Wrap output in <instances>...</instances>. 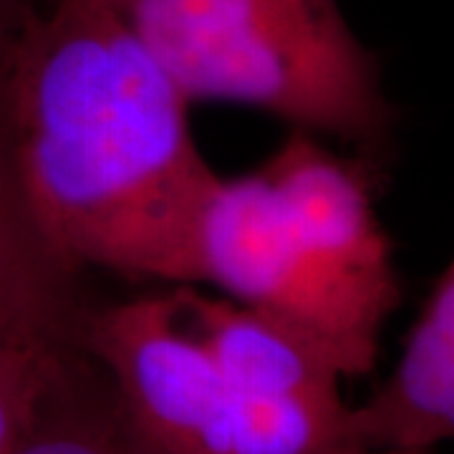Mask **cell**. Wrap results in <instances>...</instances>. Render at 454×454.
I'll return each instance as SVG.
<instances>
[{"label":"cell","instance_id":"cell-3","mask_svg":"<svg viewBox=\"0 0 454 454\" xmlns=\"http://www.w3.org/2000/svg\"><path fill=\"white\" fill-rule=\"evenodd\" d=\"M197 265L200 283L295 328L343 379L376 366L387 318L310 253L258 169L220 179L200 223Z\"/></svg>","mask_w":454,"mask_h":454},{"label":"cell","instance_id":"cell-7","mask_svg":"<svg viewBox=\"0 0 454 454\" xmlns=\"http://www.w3.org/2000/svg\"><path fill=\"white\" fill-rule=\"evenodd\" d=\"M89 310L82 276L51 253L26 215L0 121V340L20 333L82 336Z\"/></svg>","mask_w":454,"mask_h":454},{"label":"cell","instance_id":"cell-5","mask_svg":"<svg viewBox=\"0 0 454 454\" xmlns=\"http://www.w3.org/2000/svg\"><path fill=\"white\" fill-rule=\"evenodd\" d=\"M258 172L310 253L389 318L402 288L394 247L373 205L369 162L328 149L310 131L291 129Z\"/></svg>","mask_w":454,"mask_h":454},{"label":"cell","instance_id":"cell-1","mask_svg":"<svg viewBox=\"0 0 454 454\" xmlns=\"http://www.w3.org/2000/svg\"><path fill=\"white\" fill-rule=\"evenodd\" d=\"M190 101L106 0L0 11V121L18 197L83 276L197 286V235L220 175Z\"/></svg>","mask_w":454,"mask_h":454},{"label":"cell","instance_id":"cell-9","mask_svg":"<svg viewBox=\"0 0 454 454\" xmlns=\"http://www.w3.org/2000/svg\"><path fill=\"white\" fill-rule=\"evenodd\" d=\"M82 346L68 333H20L0 340V454H18L68 356Z\"/></svg>","mask_w":454,"mask_h":454},{"label":"cell","instance_id":"cell-6","mask_svg":"<svg viewBox=\"0 0 454 454\" xmlns=\"http://www.w3.org/2000/svg\"><path fill=\"white\" fill-rule=\"evenodd\" d=\"M454 434V270L447 265L409 325L384 384L343 417L340 442L356 450L432 452Z\"/></svg>","mask_w":454,"mask_h":454},{"label":"cell","instance_id":"cell-11","mask_svg":"<svg viewBox=\"0 0 454 454\" xmlns=\"http://www.w3.org/2000/svg\"><path fill=\"white\" fill-rule=\"evenodd\" d=\"M16 3H20V0H0V11H3V8H11V5H16Z\"/></svg>","mask_w":454,"mask_h":454},{"label":"cell","instance_id":"cell-10","mask_svg":"<svg viewBox=\"0 0 454 454\" xmlns=\"http://www.w3.org/2000/svg\"><path fill=\"white\" fill-rule=\"evenodd\" d=\"M331 454H429V452H381V450H356V447H340Z\"/></svg>","mask_w":454,"mask_h":454},{"label":"cell","instance_id":"cell-2","mask_svg":"<svg viewBox=\"0 0 454 454\" xmlns=\"http://www.w3.org/2000/svg\"><path fill=\"white\" fill-rule=\"evenodd\" d=\"M190 104L227 101L379 152L399 106L340 0H106Z\"/></svg>","mask_w":454,"mask_h":454},{"label":"cell","instance_id":"cell-8","mask_svg":"<svg viewBox=\"0 0 454 454\" xmlns=\"http://www.w3.org/2000/svg\"><path fill=\"white\" fill-rule=\"evenodd\" d=\"M18 454H157L131 427L83 343L68 356Z\"/></svg>","mask_w":454,"mask_h":454},{"label":"cell","instance_id":"cell-4","mask_svg":"<svg viewBox=\"0 0 454 454\" xmlns=\"http://www.w3.org/2000/svg\"><path fill=\"white\" fill-rule=\"evenodd\" d=\"M82 343L157 454H227V394L177 288L91 309Z\"/></svg>","mask_w":454,"mask_h":454}]
</instances>
